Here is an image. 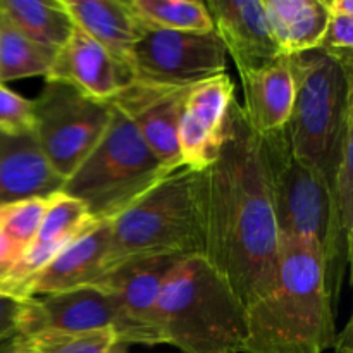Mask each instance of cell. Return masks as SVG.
Instances as JSON below:
<instances>
[{
    "instance_id": "1",
    "label": "cell",
    "mask_w": 353,
    "mask_h": 353,
    "mask_svg": "<svg viewBox=\"0 0 353 353\" xmlns=\"http://www.w3.org/2000/svg\"><path fill=\"white\" fill-rule=\"evenodd\" d=\"M202 259L226 281L245 309L276 279L279 233L259 155L257 134L234 97L219 155L193 171Z\"/></svg>"
},
{
    "instance_id": "2",
    "label": "cell",
    "mask_w": 353,
    "mask_h": 353,
    "mask_svg": "<svg viewBox=\"0 0 353 353\" xmlns=\"http://www.w3.org/2000/svg\"><path fill=\"white\" fill-rule=\"evenodd\" d=\"M336 309L324 285L319 243L279 234L276 279L247 309L241 353H323L336 341Z\"/></svg>"
},
{
    "instance_id": "3",
    "label": "cell",
    "mask_w": 353,
    "mask_h": 353,
    "mask_svg": "<svg viewBox=\"0 0 353 353\" xmlns=\"http://www.w3.org/2000/svg\"><path fill=\"white\" fill-rule=\"evenodd\" d=\"M162 345L183 353H241L247 309L202 257L171 269L157 302Z\"/></svg>"
},
{
    "instance_id": "4",
    "label": "cell",
    "mask_w": 353,
    "mask_h": 353,
    "mask_svg": "<svg viewBox=\"0 0 353 353\" xmlns=\"http://www.w3.org/2000/svg\"><path fill=\"white\" fill-rule=\"evenodd\" d=\"M164 255L202 257L193 171L188 168L165 176L110 221L102 276L126 262Z\"/></svg>"
},
{
    "instance_id": "5",
    "label": "cell",
    "mask_w": 353,
    "mask_h": 353,
    "mask_svg": "<svg viewBox=\"0 0 353 353\" xmlns=\"http://www.w3.org/2000/svg\"><path fill=\"white\" fill-rule=\"evenodd\" d=\"M110 107L102 138L61 190L81 200L95 221H112L171 174L134 124Z\"/></svg>"
},
{
    "instance_id": "6",
    "label": "cell",
    "mask_w": 353,
    "mask_h": 353,
    "mask_svg": "<svg viewBox=\"0 0 353 353\" xmlns=\"http://www.w3.org/2000/svg\"><path fill=\"white\" fill-rule=\"evenodd\" d=\"M295 83L286 123L296 159L326 183L334 147L353 119V72L319 50L288 57Z\"/></svg>"
},
{
    "instance_id": "7",
    "label": "cell",
    "mask_w": 353,
    "mask_h": 353,
    "mask_svg": "<svg viewBox=\"0 0 353 353\" xmlns=\"http://www.w3.org/2000/svg\"><path fill=\"white\" fill-rule=\"evenodd\" d=\"M112 107L83 95L62 81L45 79L33 100V138L50 168L68 179L95 148Z\"/></svg>"
},
{
    "instance_id": "8",
    "label": "cell",
    "mask_w": 353,
    "mask_h": 353,
    "mask_svg": "<svg viewBox=\"0 0 353 353\" xmlns=\"http://www.w3.org/2000/svg\"><path fill=\"white\" fill-rule=\"evenodd\" d=\"M259 155L279 234L323 243L326 183L296 159L286 126L257 134Z\"/></svg>"
},
{
    "instance_id": "9",
    "label": "cell",
    "mask_w": 353,
    "mask_h": 353,
    "mask_svg": "<svg viewBox=\"0 0 353 353\" xmlns=\"http://www.w3.org/2000/svg\"><path fill=\"white\" fill-rule=\"evenodd\" d=\"M226 48L216 33L145 30L131 54L133 79L190 86L226 72Z\"/></svg>"
},
{
    "instance_id": "10",
    "label": "cell",
    "mask_w": 353,
    "mask_h": 353,
    "mask_svg": "<svg viewBox=\"0 0 353 353\" xmlns=\"http://www.w3.org/2000/svg\"><path fill=\"white\" fill-rule=\"evenodd\" d=\"M185 257H148L126 262L103 274L93 285L112 300L119 317L117 341L124 345H162L157 324V302L171 269Z\"/></svg>"
},
{
    "instance_id": "11",
    "label": "cell",
    "mask_w": 353,
    "mask_h": 353,
    "mask_svg": "<svg viewBox=\"0 0 353 353\" xmlns=\"http://www.w3.org/2000/svg\"><path fill=\"white\" fill-rule=\"evenodd\" d=\"M353 119L341 131L326 174L327 212L321 243L324 285L336 309L352 262L353 238Z\"/></svg>"
},
{
    "instance_id": "12",
    "label": "cell",
    "mask_w": 353,
    "mask_h": 353,
    "mask_svg": "<svg viewBox=\"0 0 353 353\" xmlns=\"http://www.w3.org/2000/svg\"><path fill=\"white\" fill-rule=\"evenodd\" d=\"M190 86L131 79L110 102L134 124L145 143L169 172L183 168L178 126Z\"/></svg>"
},
{
    "instance_id": "13",
    "label": "cell",
    "mask_w": 353,
    "mask_h": 353,
    "mask_svg": "<svg viewBox=\"0 0 353 353\" xmlns=\"http://www.w3.org/2000/svg\"><path fill=\"white\" fill-rule=\"evenodd\" d=\"M234 97V81L228 72L190 86L178 126L183 168L196 172L216 161L223 147L228 110Z\"/></svg>"
},
{
    "instance_id": "14",
    "label": "cell",
    "mask_w": 353,
    "mask_h": 353,
    "mask_svg": "<svg viewBox=\"0 0 353 353\" xmlns=\"http://www.w3.org/2000/svg\"><path fill=\"white\" fill-rule=\"evenodd\" d=\"M119 317L112 300L95 286H79L69 292L24 300L17 336L45 331L95 333L112 331L117 336Z\"/></svg>"
},
{
    "instance_id": "15",
    "label": "cell",
    "mask_w": 353,
    "mask_h": 353,
    "mask_svg": "<svg viewBox=\"0 0 353 353\" xmlns=\"http://www.w3.org/2000/svg\"><path fill=\"white\" fill-rule=\"evenodd\" d=\"M45 79L62 81L97 102L110 103L133 74L99 41L74 26L71 37L55 54Z\"/></svg>"
},
{
    "instance_id": "16",
    "label": "cell",
    "mask_w": 353,
    "mask_h": 353,
    "mask_svg": "<svg viewBox=\"0 0 353 353\" xmlns=\"http://www.w3.org/2000/svg\"><path fill=\"white\" fill-rule=\"evenodd\" d=\"M214 33L233 59L238 72L255 71L281 57L269 30L262 0H209Z\"/></svg>"
},
{
    "instance_id": "17",
    "label": "cell",
    "mask_w": 353,
    "mask_h": 353,
    "mask_svg": "<svg viewBox=\"0 0 353 353\" xmlns=\"http://www.w3.org/2000/svg\"><path fill=\"white\" fill-rule=\"evenodd\" d=\"M109 243L110 221H95L31 279L26 300L93 285L102 276Z\"/></svg>"
},
{
    "instance_id": "18",
    "label": "cell",
    "mask_w": 353,
    "mask_h": 353,
    "mask_svg": "<svg viewBox=\"0 0 353 353\" xmlns=\"http://www.w3.org/2000/svg\"><path fill=\"white\" fill-rule=\"evenodd\" d=\"M64 179L50 168L33 137L0 131V205L61 192Z\"/></svg>"
},
{
    "instance_id": "19",
    "label": "cell",
    "mask_w": 353,
    "mask_h": 353,
    "mask_svg": "<svg viewBox=\"0 0 353 353\" xmlns=\"http://www.w3.org/2000/svg\"><path fill=\"white\" fill-rule=\"evenodd\" d=\"M243 86V109L255 134H268L286 126L293 109L295 83L288 57L240 74Z\"/></svg>"
},
{
    "instance_id": "20",
    "label": "cell",
    "mask_w": 353,
    "mask_h": 353,
    "mask_svg": "<svg viewBox=\"0 0 353 353\" xmlns=\"http://www.w3.org/2000/svg\"><path fill=\"white\" fill-rule=\"evenodd\" d=\"M74 26L99 41L131 71V54L145 30L128 10L124 0H61Z\"/></svg>"
},
{
    "instance_id": "21",
    "label": "cell",
    "mask_w": 353,
    "mask_h": 353,
    "mask_svg": "<svg viewBox=\"0 0 353 353\" xmlns=\"http://www.w3.org/2000/svg\"><path fill=\"white\" fill-rule=\"evenodd\" d=\"M262 6L279 54L316 50L330 19L323 0H262Z\"/></svg>"
},
{
    "instance_id": "22",
    "label": "cell",
    "mask_w": 353,
    "mask_h": 353,
    "mask_svg": "<svg viewBox=\"0 0 353 353\" xmlns=\"http://www.w3.org/2000/svg\"><path fill=\"white\" fill-rule=\"evenodd\" d=\"M0 10L21 33L55 52L74 30L61 0H0Z\"/></svg>"
},
{
    "instance_id": "23",
    "label": "cell",
    "mask_w": 353,
    "mask_h": 353,
    "mask_svg": "<svg viewBox=\"0 0 353 353\" xmlns=\"http://www.w3.org/2000/svg\"><path fill=\"white\" fill-rule=\"evenodd\" d=\"M143 30L212 33V19L200 0H124Z\"/></svg>"
},
{
    "instance_id": "24",
    "label": "cell",
    "mask_w": 353,
    "mask_h": 353,
    "mask_svg": "<svg viewBox=\"0 0 353 353\" xmlns=\"http://www.w3.org/2000/svg\"><path fill=\"white\" fill-rule=\"evenodd\" d=\"M57 52L21 33L0 10V85L31 76H47Z\"/></svg>"
},
{
    "instance_id": "25",
    "label": "cell",
    "mask_w": 353,
    "mask_h": 353,
    "mask_svg": "<svg viewBox=\"0 0 353 353\" xmlns=\"http://www.w3.org/2000/svg\"><path fill=\"white\" fill-rule=\"evenodd\" d=\"M117 336L112 331L95 333H45L14 336L12 340L0 343V353H107Z\"/></svg>"
},
{
    "instance_id": "26",
    "label": "cell",
    "mask_w": 353,
    "mask_h": 353,
    "mask_svg": "<svg viewBox=\"0 0 353 353\" xmlns=\"http://www.w3.org/2000/svg\"><path fill=\"white\" fill-rule=\"evenodd\" d=\"M95 223L81 200L64 192H55L47 196V209L38 230L34 243L64 247L79 233Z\"/></svg>"
},
{
    "instance_id": "27",
    "label": "cell",
    "mask_w": 353,
    "mask_h": 353,
    "mask_svg": "<svg viewBox=\"0 0 353 353\" xmlns=\"http://www.w3.org/2000/svg\"><path fill=\"white\" fill-rule=\"evenodd\" d=\"M45 209H47V199H41V196L12 203L0 224V230L12 243L24 250L37 238Z\"/></svg>"
},
{
    "instance_id": "28",
    "label": "cell",
    "mask_w": 353,
    "mask_h": 353,
    "mask_svg": "<svg viewBox=\"0 0 353 353\" xmlns=\"http://www.w3.org/2000/svg\"><path fill=\"white\" fill-rule=\"evenodd\" d=\"M316 50L336 61L345 71L353 72V16L330 14Z\"/></svg>"
},
{
    "instance_id": "29",
    "label": "cell",
    "mask_w": 353,
    "mask_h": 353,
    "mask_svg": "<svg viewBox=\"0 0 353 353\" xmlns=\"http://www.w3.org/2000/svg\"><path fill=\"white\" fill-rule=\"evenodd\" d=\"M33 100L0 85V131L14 137H33Z\"/></svg>"
},
{
    "instance_id": "30",
    "label": "cell",
    "mask_w": 353,
    "mask_h": 353,
    "mask_svg": "<svg viewBox=\"0 0 353 353\" xmlns=\"http://www.w3.org/2000/svg\"><path fill=\"white\" fill-rule=\"evenodd\" d=\"M23 310L24 300L0 295V343H6L17 336Z\"/></svg>"
},
{
    "instance_id": "31",
    "label": "cell",
    "mask_w": 353,
    "mask_h": 353,
    "mask_svg": "<svg viewBox=\"0 0 353 353\" xmlns=\"http://www.w3.org/2000/svg\"><path fill=\"white\" fill-rule=\"evenodd\" d=\"M21 248L16 243L9 240L6 234L0 230V285L6 281V278L9 276V272L12 271L14 264L17 262L21 255Z\"/></svg>"
},
{
    "instance_id": "32",
    "label": "cell",
    "mask_w": 353,
    "mask_h": 353,
    "mask_svg": "<svg viewBox=\"0 0 353 353\" xmlns=\"http://www.w3.org/2000/svg\"><path fill=\"white\" fill-rule=\"evenodd\" d=\"M327 14H345L353 16V2L352 0H323Z\"/></svg>"
},
{
    "instance_id": "33",
    "label": "cell",
    "mask_w": 353,
    "mask_h": 353,
    "mask_svg": "<svg viewBox=\"0 0 353 353\" xmlns=\"http://www.w3.org/2000/svg\"><path fill=\"white\" fill-rule=\"evenodd\" d=\"M10 205H12V203H10ZM10 205H0V224H2L3 217H6L7 210H9V207H10Z\"/></svg>"
}]
</instances>
